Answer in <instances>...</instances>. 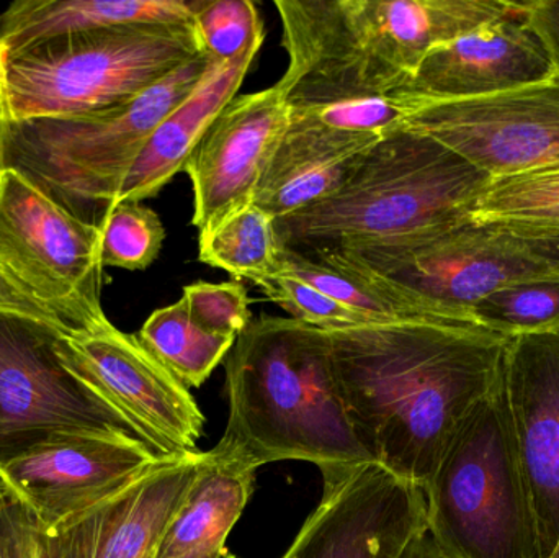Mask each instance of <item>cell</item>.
<instances>
[{
    "instance_id": "7402d4cb",
    "label": "cell",
    "mask_w": 559,
    "mask_h": 558,
    "mask_svg": "<svg viewBox=\"0 0 559 558\" xmlns=\"http://www.w3.org/2000/svg\"><path fill=\"white\" fill-rule=\"evenodd\" d=\"M193 23L183 0H19L0 16V49L82 29Z\"/></svg>"
},
{
    "instance_id": "4dcf8cb0",
    "label": "cell",
    "mask_w": 559,
    "mask_h": 558,
    "mask_svg": "<svg viewBox=\"0 0 559 558\" xmlns=\"http://www.w3.org/2000/svg\"><path fill=\"white\" fill-rule=\"evenodd\" d=\"M193 323L203 330L238 340L252 323L248 290L241 282H195L183 287L182 298Z\"/></svg>"
},
{
    "instance_id": "8992f818",
    "label": "cell",
    "mask_w": 559,
    "mask_h": 558,
    "mask_svg": "<svg viewBox=\"0 0 559 558\" xmlns=\"http://www.w3.org/2000/svg\"><path fill=\"white\" fill-rule=\"evenodd\" d=\"M202 52L193 23L82 29L0 49V121L120 107Z\"/></svg>"
},
{
    "instance_id": "836d02e7",
    "label": "cell",
    "mask_w": 559,
    "mask_h": 558,
    "mask_svg": "<svg viewBox=\"0 0 559 558\" xmlns=\"http://www.w3.org/2000/svg\"><path fill=\"white\" fill-rule=\"evenodd\" d=\"M0 308H3V310L20 311V313L29 314V317L43 318V320L56 324L51 314L43 310L28 295L23 294L2 271H0ZM56 327H58V324H56Z\"/></svg>"
},
{
    "instance_id": "ffe728a7",
    "label": "cell",
    "mask_w": 559,
    "mask_h": 558,
    "mask_svg": "<svg viewBox=\"0 0 559 558\" xmlns=\"http://www.w3.org/2000/svg\"><path fill=\"white\" fill-rule=\"evenodd\" d=\"M380 138L289 120L259 183L254 205L278 219L334 195L354 174L365 151Z\"/></svg>"
},
{
    "instance_id": "277c9868",
    "label": "cell",
    "mask_w": 559,
    "mask_h": 558,
    "mask_svg": "<svg viewBox=\"0 0 559 558\" xmlns=\"http://www.w3.org/2000/svg\"><path fill=\"white\" fill-rule=\"evenodd\" d=\"M491 177L439 141L401 124L365 151L338 192L275 219L298 254L397 241L472 219Z\"/></svg>"
},
{
    "instance_id": "cb8c5ba5",
    "label": "cell",
    "mask_w": 559,
    "mask_h": 558,
    "mask_svg": "<svg viewBox=\"0 0 559 558\" xmlns=\"http://www.w3.org/2000/svg\"><path fill=\"white\" fill-rule=\"evenodd\" d=\"M282 256L274 216L254 203L229 213L215 228L199 235L200 261L228 272L235 281L255 284L277 274Z\"/></svg>"
},
{
    "instance_id": "6da1fadb",
    "label": "cell",
    "mask_w": 559,
    "mask_h": 558,
    "mask_svg": "<svg viewBox=\"0 0 559 558\" xmlns=\"http://www.w3.org/2000/svg\"><path fill=\"white\" fill-rule=\"evenodd\" d=\"M325 331L358 441L374 464L426 490L460 426L501 385L508 337L445 323Z\"/></svg>"
},
{
    "instance_id": "7c38bea8",
    "label": "cell",
    "mask_w": 559,
    "mask_h": 558,
    "mask_svg": "<svg viewBox=\"0 0 559 558\" xmlns=\"http://www.w3.org/2000/svg\"><path fill=\"white\" fill-rule=\"evenodd\" d=\"M58 353L66 367L100 393L159 458L197 451L205 416L189 389L136 336L107 321L88 333L64 334Z\"/></svg>"
},
{
    "instance_id": "74e56055",
    "label": "cell",
    "mask_w": 559,
    "mask_h": 558,
    "mask_svg": "<svg viewBox=\"0 0 559 558\" xmlns=\"http://www.w3.org/2000/svg\"><path fill=\"white\" fill-rule=\"evenodd\" d=\"M550 558H559V543L557 549H555L554 556H551Z\"/></svg>"
},
{
    "instance_id": "f546056e",
    "label": "cell",
    "mask_w": 559,
    "mask_h": 558,
    "mask_svg": "<svg viewBox=\"0 0 559 558\" xmlns=\"http://www.w3.org/2000/svg\"><path fill=\"white\" fill-rule=\"evenodd\" d=\"M255 285L272 304L278 305L282 310L289 313V318L301 323L322 330L370 324L357 311L350 310L341 301L293 275L277 272L261 278Z\"/></svg>"
},
{
    "instance_id": "8fae6325",
    "label": "cell",
    "mask_w": 559,
    "mask_h": 558,
    "mask_svg": "<svg viewBox=\"0 0 559 558\" xmlns=\"http://www.w3.org/2000/svg\"><path fill=\"white\" fill-rule=\"evenodd\" d=\"M409 105L406 127L491 179L559 164V68L534 84L488 97Z\"/></svg>"
},
{
    "instance_id": "83f0119b",
    "label": "cell",
    "mask_w": 559,
    "mask_h": 558,
    "mask_svg": "<svg viewBox=\"0 0 559 558\" xmlns=\"http://www.w3.org/2000/svg\"><path fill=\"white\" fill-rule=\"evenodd\" d=\"M193 25L203 52L215 62H231L265 38L264 22L251 0L192 2Z\"/></svg>"
},
{
    "instance_id": "d4e9b609",
    "label": "cell",
    "mask_w": 559,
    "mask_h": 558,
    "mask_svg": "<svg viewBox=\"0 0 559 558\" xmlns=\"http://www.w3.org/2000/svg\"><path fill=\"white\" fill-rule=\"evenodd\" d=\"M472 218L559 231V164L491 179Z\"/></svg>"
},
{
    "instance_id": "9c48e42d",
    "label": "cell",
    "mask_w": 559,
    "mask_h": 558,
    "mask_svg": "<svg viewBox=\"0 0 559 558\" xmlns=\"http://www.w3.org/2000/svg\"><path fill=\"white\" fill-rule=\"evenodd\" d=\"M102 229L69 215L13 170L0 173V271L66 336L107 323Z\"/></svg>"
},
{
    "instance_id": "484cf974",
    "label": "cell",
    "mask_w": 559,
    "mask_h": 558,
    "mask_svg": "<svg viewBox=\"0 0 559 558\" xmlns=\"http://www.w3.org/2000/svg\"><path fill=\"white\" fill-rule=\"evenodd\" d=\"M473 323L499 336L559 330V281L525 282L502 288L475 305Z\"/></svg>"
},
{
    "instance_id": "1f68e13d",
    "label": "cell",
    "mask_w": 559,
    "mask_h": 558,
    "mask_svg": "<svg viewBox=\"0 0 559 558\" xmlns=\"http://www.w3.org/2000/svg\"><path fill=\"white\" fill-rule=\"evenodd\" d=\"M0 558H39L35 523L9 490L0 504Z\"/></svg>"
},
{
    "instance_id": "4fadbf2b",
    "label": "cell",
    "mask_w": 559,
    "mask_h": 558,
    "mask_svg": "<svg viewBox=\"0 0 559 558\" xmlns=\"http://www.w3.org/2000/svg\"><path fill=\"white\" fill-rule=\"evenodd\" d=\"M159 459L133 436L66 432L13 459L0 471V482L41 533L55 534L123 490Z\"/></svg>"
},
{
    "instance_id": "44dd1931",
    "label": "cell",
    "mask_w": 559,
    "mask_h": 558,
    "mask_svg": "<svg viewBox=\"0 0 559 558\" xmlns=\"http://www.w3.org/2000/svg\"><path fill=\"white\" fill-rule=\"evenodd\" d=\"M258 467L225 439L205 452L154 558H225L226 541L254 491Z\"/></svg>"
},
{
    "instance_id": "ac0fdd59",
    "label": "cell",
    "mask_w": 559,
    "mask_h": 558,
    "mask_svg": "<svg viewBox=\"0 0 559 558\" xmlns=\"http://www.w3.org/2000/svg\"><path fill=\"white\" fill-rule=\"evenodd\" d=\"M205 452L159 459L123 490L55 533L66 558H154ZM48 534V533H46Z\"/></svg>"
},
{
    "instance_id": "e575fe53",
    "label": "cell",
    "mask_w": 559,
    "mask_h": 558,
    "mask_svg": "<svg viewBox=\"0 0 559 558\" xmlns=\"http://www.w3.org/2000/svg\"><path fill=\"white\" fill-rule=\"evenodd\" d=\"M401 558H450L440 549L439 544L430 534L429 527L420 533L407 547L406 553Z\"/></svg>"
},
{
    "instance_id": "30bf717a",
    "label": "cell",
    "mask_w": 559,
    "mask_h": 558,
    "mask_svg": "<svg viewBox=\"0 0 559 558\" xmlns=\"http://www.w3.org/2000/svg\"><path fill=\"white\" fill-rule=\"evenodd\" d=\"M64 334L43 318L0 308V471L66 432H118L143 441L62 363L58 343Z\"/></svg>"
},
{
    "instance_id": "d6986e66",
    "label": "cell",
    "mask_w": 559,
    "mask_h": 558,
    "mask_svg": "<svg viewBox=\"0 0 559 558\" xmlns=\"http://www.w3.org/2000/svg\"><path fill=\"white\" fill-rule=\"evenodd\" d=\"M264 39L235 61L215 62L192 95L160 121L128 170L115 205L157 195L183 170L203 134L238 94Z\"/></svg>"
},
{
    "instance_id": "2e32d148",
    "label": "cell",
    "mask_w": 559,
    "mask_h": 558,
    "mask_svg": "<svg viewBox=\"0 0 559 558\" xmlns=\"http://www.w3.org/2000/svg\"><path fill=\"white\" fill-rule=\"evenodd\" d=\"M504 393L542 558H550L559 543V330L509 340Z\"/></svg>"
},
{
    "instance_id": "3957f363",
    "label": "cell",
    "mask_w": 559,
    "mask_h": 558,
    "mask_svg": "<svg viewBox=\"0 0 559 558\" xmlns=\"http://www.w3.org/2000/svg\"><path fill=\"white\" fill-rule=\"evenodd\" d=\"M226 385L223 439L255 467L311 462L332 485L374 464L348 418L322 328L283 317L252 320L226 357Z\"/></svg>"
},
{
    "instance_id": "d6a6232c",
    "label": "cell",
    "mask_w": 559,
    "mask_h": 558,
    "mask_svg": "<svg viewBox=\"0 0 559 558\" xmlns=\"http://www.w3.org/2000/svg\"><path fill=\"white\" fill-rule=\"evenodd\" d=\"M525 15L559 68V0H527Z\"/></svg>"
},
{
    "instance_id": "603a6c76",
    "label": "cell",
    "mask_w": 559,
    "mask_h": 558,
    "mask_svg": "<svg viewBox=\"0 0 559 558\" xmlns=\"http://www.w3.org/2000/svg\"><path fill=\"white\" fill-rule=\"evenodd\" d=\"M134 336L186 389L202 387L236 343L193 323L182 300L154 311Z\"/></svg>"
},
{
    "instance_id": "52a82bcc",
    "label": "cell",
    "mask_w": 559,
    "mask_h": 558,
    "mask_svg": "<svg viewBox=\"0 0 559 558\" xmlns=\"http://www.w3.org/2000/svg\"><path fill=\"white\" fill-rule=\"evenodd\" d=\"M424 495L430 534L450 558H542L504 377L460 426Z\"/></svg>"
},
{
    "instance_id": "4316f807",
    "label": "cell",
    "mask_w": 559,
    "mask_h": 558,
    "mask_svg": "<svg viewBox=\"0 0 559 558\" xmlns=\"http://www.w3.org/2000/svg\"><path fill=\"white\" fill-rule=\"evenodd\" d=\"M104 268L144 271L163 249L166 229L159 215L141 203L115 205L100 226Z\"/></svg>"
},
{
    "instance_id": "7a4b0ae2",
    "label": "cell",
    "mask_w": 559,
    "mask_h": 558,
    "mask_svg": "<svg viewBox=\"0 0 559 558\" xmlns=\"http://www.w3.org/2000/svg\"><path fill=\"white\" fill-rule=\"evenodd\" d=\"M289 107L403 91L437 46L511 15V0H275Z\"/></svg>"
},
{
    "instance_id": "5b68a950",
    "label": "cell",
    "mask_w": 559,
    "mask_h": 558,
    "mask_svg": "<svg viewBox=\"0 0 559 558\" xmlns=\"http://www.w3.org/2000/svg\"><path fill=\"white\" fill-rule=\"evenodd\" d=\"M213 64L202 52L140 97L108 110L0 121V173L13 170L69 215L100 228L151 134Z\"/></svg>"
},
{
    "instance_id": "f1b7e54d",
    "label": "cell",
    "mask_w": 559,
    "mask_h": 558,
    "mask_svg": "<svg viewBox=\"0 0 559 558\" xmlns=\"http://www.w3.org/2000/svg\"><path fill=\"white\" fill-rule=\"evenodd\" d=\"M409 110V102L396 95L347 98L329 104L289 107V120L342 133L384 136L404 123Z\"/></svg>"
},
{
    "instance_id": "d590c367",
    "label": "cell",
    "mask_w": 559,
    "mask_h": 558,
    "mask_svg": "<svg viewBox=\"0 0 559 558\" xmlns=\"http://www.w3.org/2000/svg\"><path fill=\"white\" fill-rule=\"evenodd\" d=\"M36 534H38L39 558H66L58 536L41 533L38 527H36Z\"/></svg>"
},
{
    "instance_id": "5bb4252c",
    "label": "cell",
    "mask_w": 559,
    "mask_h": 558,
    "mask_svg": "<svg viewBox=\"0 0 559 558\" xmlns=\"http://www.w3.org/2000/svg\"><path fill=\"white\" fill-rule=\"evenodd\" d=\"M427 527L423 488L365 465L324 485L321 503L282 558H401Z\"/></svg>"
},
{
    "instance_id": "f35d334b",
    "label": "cell",
    "mask_w": 559,
    "mask_h": 558,
    "mask_svg": "<svg viewBox=\"0 0 559 558\" xmlns=\"http://www.w3.org/2000/svg\"><path fill=\"white\" fill-rule=\"evenodd\" d=\"M225 558H238V557L233 556V554H231V553H229V554H228V556H226Z\"/></svg>"
},
{
    "instance_id": "9a60e30c",
    "label": "cell",
    "mask_w": 559,
    "mask_h": 558,
    "mask_svg": "<svg viewBox=\"0 0 559 558\" xmlns=\"http://www.w3.org/2000/svg\"><path fill=\"white\" fill-rule=\"evenodd\" d=\"M288 127L289 105L277 84L236 95L226 105L183 167L192 180V225L199 235L254 203Z\"/></svg>"
},
{
    "instance_id": "ba28073f",
    "label": "cell",
    "mask_w": 559,
    "mask_h": 558,
    "mask_svg": "<svg viewBox=\"0 0 559 558\" xmlns=\"http://www.w3.org/2000/svg\"><path fill=\"white\" fill-rule=\"evenodd\" d=\"M331 252L433 301L463 324H475L473 307L502 288L559 281L558 229L492 219Z\"/></svg>"
},
{
    "instance_id": "e0dca14e",
    "label": "cell",
    "mask_w": 559,
    "mask_h": 558,
    "mask_svg": "<svg viewBox=\"0 0 559 558\" xmlns=\"http://www.w3.org/2000/svg\"><path fill=\"white\" fill-rule=\"evenodd\" d=\"M555 69L550 51L528 23L524 2H519L511 15L432 49L396 97L407 102L488 97L534 84Z\"/></svg>"
},
{
    "instance_id": "8d00e7d4",
    "label": "cell",
    "mask_w": 559,
    "mask_h": 558,
    "mask_svg": "<svg viewBox=\"0 0 559 558\" xmlns=\"http://www.w3.org/2000/svg\"><path fill=\"white\" fill-rule=\"evenodd\" d=\"M3 495H5V485L0 482V504H2Z\"/></svg>"
}]
</instances>
